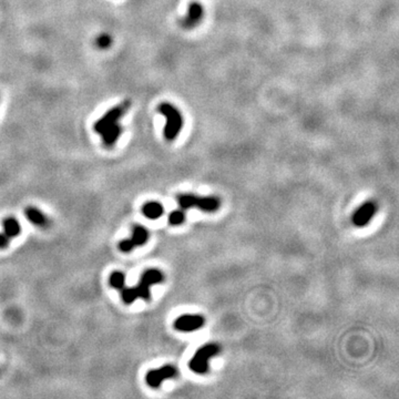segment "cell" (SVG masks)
<instances>
[{
  "instance_id": "obj_1",
  "label": "cell",
  "mask_w": 399,
  "mask_h": 399,
  "mask_svg": "<svg viewBox=\"0 0 399 399\" xmlns=\"http://www.w3.org/2000/svg\"><path fill=\"white\" fill-rule=\"evenodd\" d=\"M129 108H130V101H123L103 114L98 121H95L93 126L94 131L101 135L103 144L107 148L113 147L121 136L123 128L119 124V120L126 114Z\"/></svg>"
},
{
  "instance_id": "obj_2",
  "label": "cell",
  "mask_w": 399,
  "mask_h": 399,
  "mask_svg": "<svg viewBox=\"0 0 399 399\" xmlns=\"http://www.w3.org/2000/svg\"><path fill=\"white\" fill-rule=\"evenodd\" d=\"M164 281V275L163 273L156 268H151L145 271L142 276H141V280L139 282V284L135 286V288H122L121 289V297L123 303L130 305L133 302L135 301L136 298H143L145 301H149L151 298V293H150V288L152 285L159 284Z\"/></svg>"
},
{
  "instance_id": "obj_3",
  "label": "cell",
  "mask_w": 399,
  "mask_h": 399,
  "mask_svg": "<svg viewBox=\"0 0 399 399\" xmlns=\"http://www.w3.org/2000/svg\"><path fill=\"white\" fill-rule=\"evenodd\" d=\"M157 110L166 119V124L164 127L165 139L168 141H173L174 139H177L183 126V120L180 111L173 105H171V103H161Z\"/></svg>"
},
{
  "instance_id": "obj_4",
  "label": "cell",
  "mask_w": 399,
  "mask_h": 399,
  "mask_svg": "<svg viewBox=\"0 0 399 399\" xmlns=\"http://www.w3.org/2000/svg\"><path fill=\"white\" fill-rule=\"evenodd\" d=\"M219 352L220 347L216 344L204 345L195 353L193 358L190 360V369L199 375H204L209 371V359L218 355Z\"/></svg>"
},
{
  "instance_id": "obj_5",
  "label": "cell",
  "mask_w": 399,
  "mask_h": 399,
  "mask_svg": "<svg viewBox=\"0 0 399 399\" xmlns=\"http://www.w3.org/2000/svg\"><path fill=\"white\" fill-rule=\"evenodd\" d=\"M178 204L183 210H189L192 207H197L199 210L205 212H214L220 207V200L218 198L209 197L201 198L195 197L192 194H183L178 197Z\"/></svg>"
},
{
  "instance_id": "obj_6",
  "label": "cell",
  "mask_w": 399,
  "mask_h": 399,
  "mask_svg": "<svg viewBox=\"0 0 399 399\" xmlns=\"http://www.w3.org/2000/svg\"><path fill=\"white\" fill-rule=\"evenodd\" d=\"M177 368L172 365H165L163 367L157 368V369H152L150 371L147 376H145V380H147V384L152 388H157L160 387V385L162 384V381L164 379H169V378H173L177 375Z\"/></svg>"
},
{
  "instance_id": "obj_7",
  "label": "cell",
  "mask_w": 399,
  "mask_h": 399,
  "mask_svg": "<svg viewBox=\"0 0 399 399\" xmlns=\"http://www.w3.org/2000/svg\"><path fill=\"white\" fill-rule=\"evenodd\" d=\"M204 318L200 315H182L174 322V328L180 332H194L204 325Z\"/></svg>"
},
{
  "instance_id": "obj_8",
  "label": "cell",
  "mask_w": 399,
  "mask_h": 399,
  "mask_svg": "<svg viewBox=\"0 0 399 399\" xmlns=\"http://www.w3.org/2000/svg\"><path fill=\"white\" fill-rule=\"evenodd\" d=\"M376 209V204L374 202H365L353 215V223L358 227L367 225L373 216L375 215Z\"/></svg>"
},
{
  "instance_id": "obj_9",
  "label": "cell",
  "mask_w": 399,
  "mask_h": 399,
  "mask_svg": "<svg viewBox=\"0 0 399 399\" xmlns=\"http://www.w3.org/2000/svg\"><path fill=\"white\" fill-rule=\"evenodd\" d=\"M24 215L32 224L40 227H47L49 225V219L47 215L44 214L39 209L33 206H29L24 210Z\"/></svg>"
},
{
  "instance_id": "obj_10",
  "label": "cell",
  "mask_w": 399,
  "mask_h": 399,
  "mask_svg": "<svg viewBox=\"0 0 399 399\" xmlns=\"http://www.w3.org/2000/svg\"><path fill=\"white\" fill-rule=\"evenodd\" d=\"M142 213L150 220H157L163 215L164 209L159 202H148L142 207Z\"/></svg>"
},
{
  "instance_id": "obj_11",
  "label": "cell",
  "mask_w": 399,
  "mask_h": 399,
  "mask_svg": "<svg viewBox=\"0 0 399 399\" xmlns=\"http://www.w3.org/2000/svg\"><path fill=\"white\" fill-rule=\"evenodd\" d=\"M2 226L5 234L9 239L16 238L22 233V225L15 218H7L2 221Z\"/></svg>"
},
{
  "instance_id": "obj_12",
  "label": "cell",
  "mask_w": 399,
  "mask_h": 399,
  "mask_svg": "<svg viewBox=\"0 0 399 399\" xmlns=\"http://www.w3.org/2000/svg\"><path fill=\"white\" fill-rule=\"evenodd\" d=\"M202 14H203V10H202L201 6L198 5V3H193V5H191L189 15L185 18V22L184 23H183V26L186 28H192L194 24H197L200 22Z\"/></svg>"
},
{
  "instance_id": "obj_13",
  "label": "cell",
  "mask_w": 399,
  "mask_h": 399,
  "mask_svg": "<svg viewBox=\"0 0 399 399\" xmlns=\"http://www.w3.org/2000/svg\"><path fill=\"white\" fill-rule=\"evenodd\" d=\"M135 246H142L149 240V232L142 225H135L132 230V236L130 238Z\"/></svg>"
},
{
  "instance_id": "obj_14",
  "label": "cell",
  "mask_w": 399,
  "mask_h": 399,
  "mask_svg": "<svg viewBox=\"0 0 399 399\" xmlns=\"http://www.w3.org/2000/svg\"><path fill=\"white\" fill-rule=\"evenodd\" d=\"M109 283L113 288L121 290L122 288H126V275L122 272L115 271L110 275Z\"/></svg>"
},
{
  "instance_id": "obj_15",
  "label": "cell",
  "mask_w": 399,
  "mask_h": 399,
  "mask_svg": "<svg viewBox=\"0 0 399 399\" xmlns=\"http://www.w3.org/2000/svg\"><path fill=\"white\" fill-rule=\"evenodd\" d=\"M185 220V214L184 212L181 210H176L173 211L171 214L169 215V223L171 225H180Z\"/></svg>"
},
{
  "instance_id": "obj_16",
  "label": "cell",
  "mask_w": 399,
  "mask_h": 399,
  "mask_svg": "<svg viewBox=\"0 0 399 399\" xmlns=\"http://www.w3.org/2000/svg\"><path fill=\"white\" fill-rule=\"evenodd\" d=\"M112 44V38L110 35L108 33H102L100 35L97 39H95V45L99 49H108L110 48V45Z\"/></svg>"
},
{
  "instance_id": "obj_17",
  "label": "cell",
  "mask_w": 399,
  "mask_h": 399,
  "mask_svg": "<svg viewBox=\"0 0 399 399\" xmlns=\"http://www.w3.org/2000/svg\"><path fill=\"white\" fill-rule=\"evenodd\" d=\"M134 247H135V245L133 244L131 239L122 240L121 242L119 243L120 251L123 252V253H130L131 251H133V249H134Z\"/></svg>"
},
{
  "instance_id": "obj_18",
  "label": "cell",
  "mask_w": 399,
  "mask_h": 399,
  "mask_svg": "<svg viewBox=\"0 0 399 399\" xmlns=\"http://www.w3.org/2000/svg\"><path fill=\"white\" fill-rule=\"evenodd\" d=\"M10 243V239L6 234H0V249L6 248Z\"/></svg>"
}]
</instances>
